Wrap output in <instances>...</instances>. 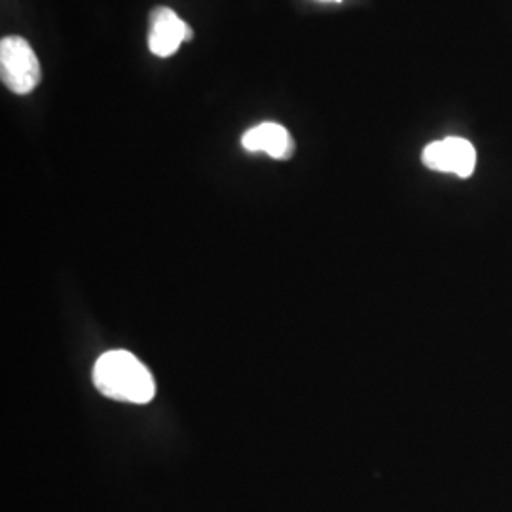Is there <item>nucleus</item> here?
<instances>
[{"instance_id":"1","label":"nucleus","mask_w":512,"mask_h":512,"mask_svg":"<svg viewBox=\"0 0 512 512\" xmlns=\"http://www.w3.org/2000/svg\"><path fill=\"white\" fill-rule=\"evenodd\" d=\"M93 384L112 401L147 404L156 395V384L147 366L126 349L103 353L93 366Z\"/></svg>"},{"instance_id":"3","label":"nucleus","mask_w":512,"mask_h":512,"mask_svg":"<svg viewBox=\"0 0 512 512\" xmlns=\"http://www.w3.org/2000/svg\"><path fill=\"white\" fill-rule=\"evenodd\" d=\"M423 164L433 171L454 173L458 177H471L476 167V150L461 137H446L427 145L421 156Z\"/></svg>"},{"instance_id":"4","label":"nucleus","mask_w":512,"mask_h":512,"mask_svg":"<svg viewBox=\"0 0 512 512\" xmlns=\"http://www.w3.org/2000/svg\"><path fill=\"white\" fill-rule=\"evenodd\" d=\"M194 38V31L171 8L158 6L148 18V48L158 57L177 54L181 44Z\"/></svg>"},{"instance_id":"2","label":"nucleus","mask_w":512,"mask_h":512,"mask_svg":"<svg viewBox=\"0 0 512 512\" xmlns=\"http://www.w3.org/2000/svg\"><path fill=\"white\" fill-rule=\"evenodd\" d=\"M0 78L12 93L27 95L42 80V67L31 44L21 37H4L0 42Z\"/></svg>"},{"instance_id":"5","label":"nucleus","mask_w":512,"mask_h":512,"mask_svg":"<svg viewBox=\"0 0 512 512\" xmlns=\"http://www.w3.org/2000/svg\"><path fill=\"white\" fill-rule=\"evenodd\" d=\"M241 145L249 152H266L274 160H289L294 154V141L287 128L275 122H264L256 128L249 129Z\"/></svg>"},{"instance_id":"6","label":"nucleus","mask_w":512,"mask_h":512,"mask_svg":"<svg viewBox=\"0 0 512 512\" xmlns=\"http://www.w3.org/2000/svg\"><path fill=\"white\" fill-rule=\"evenodd\" d=\"M332 2H340V0H332Z\"/></svg>"}]
</instances>
